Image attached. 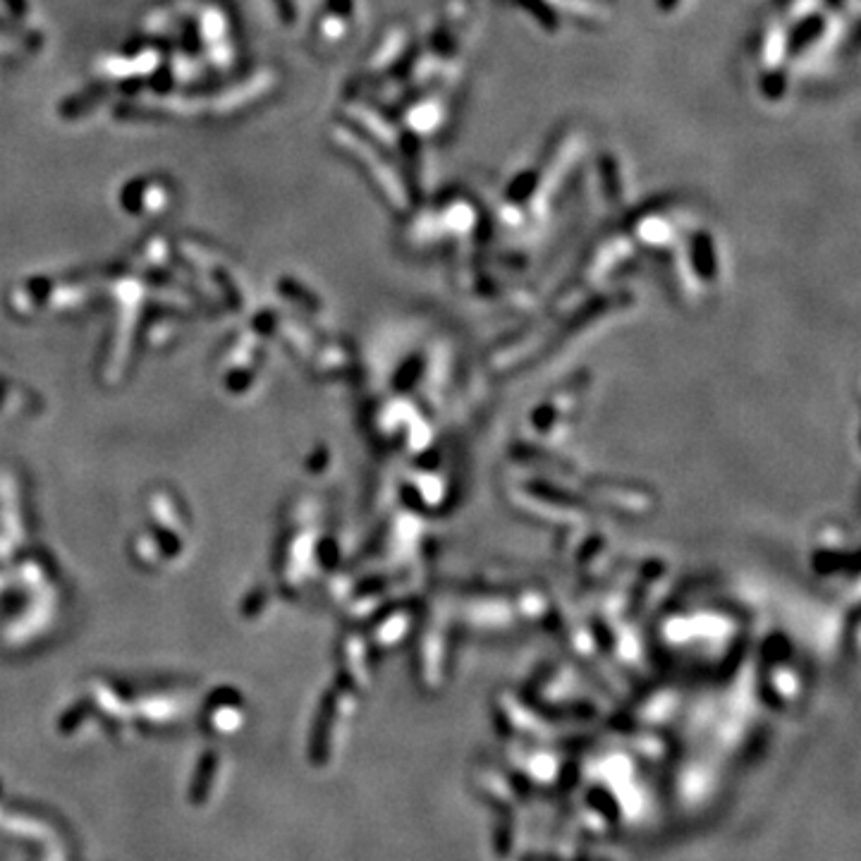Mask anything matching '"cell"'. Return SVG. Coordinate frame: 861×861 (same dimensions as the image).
<instances>
[{
  "instance_id": "cell-5",
  "label": "cell",
  "mask_w": 861,
  "mask_h": 861,
  "mask_svg": "<svg viewBox=\"0 0 861 861\" xmlns=\"http://www.w3.org/2000/svg\"><path fill=\"white\" fill-rule=\"evenodd\" d=\"M598 173H601V189L603 197L608 199V204L613 206H625L627 201V180L622 175L620 161L610 151L601 154L598 158Z\"/></svg>"
},
{
  "instance_id": "cell-6",
  "label": "cell",
  "mask_w": 861,
  "mask_h": 861,
  "mask_svg": "<svg viewBox=\"0 0 861 861\" xmlns=\"http://www.w3.org/2000/svg\"><path fill=\"white\" fill-rule=\"evenodd\" d=\"M505 3H515V0H505Z\"/></svg>"
},
{
  "instance_id": "cell-4",
  "label": "cell",
  "mask_w": 861,
  "mask_h": 861,
  "mask_svg": "<svg viewBox=\"0 0 861 861\" xmlns=\"http://www.w3.org/2000/svg\"><path fill=\"white\" fill-rule=\"evenodd\" d=\"M546 3L558 12L560 20L572 17L586 27H603L613 20V5L608 0H546Z\"/></svg>"
},
{
  "instance_id": "cell-2",
  "label": "cell",
  "mask_w": 861,
  "mask_h": 861,
  "mask_svg": "<svg viewBox=\"0 0 861 861\" xmlns=\"http://www.w3.org/2000/svg\"><path fill=\"white\" fill-rule=\"evenodd\" d=\"M450 118V101L441 91H424L417 101L409 103L405 111V134L417 142L436 137L443 132L445 122Z\"/></svg>"
},
{
  "instance_id": "cell-3",
  "label": "cell",
  "mask_w": 861,
  "mask_h": 861,
  "mask_svg": "<svg viewBox=\"0 0 861 861\" xmlns=\"http://www.w3.org/2000/svg\"><path fill=\"white\" fill-rule=\"evenodd\" d=\"M632 232L644 244H668L675 237L677 223L670 206H646L634 216Z\"/></svg>"
},
{
  "instance_id": "cell-1",
  "label": "cell",
  "mask_w": 861,
  "mask_h": 861,
  "mask_svg": "<svg viewBox=\"0 0 861 861\" xmlns=\"http://www.w3.org/2000/svg\"><path fill=\"white\" fill-rule=\"evenodd\" d=\"M751 60L756 70V89L766 103H780L787 99L792 82V51L790 29L780 17H771L756 32L751 44Z\"/></svg>"
}]
</instances>
